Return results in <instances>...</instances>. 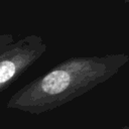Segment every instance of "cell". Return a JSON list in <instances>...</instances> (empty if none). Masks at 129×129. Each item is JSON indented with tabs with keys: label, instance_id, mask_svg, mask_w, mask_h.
<instances>
[{
	"label": "cell",
	"instance_id": "obj_4",
	"mask_svg": "<svg viewBox=\"0 0 129 129\" xmlns=\"http://www.w3.org/2000/svg\"><path fill=\"white\" fill-rule=\"evenodd\" d=\"M121 129H129V125H126V126H124V127H122Z\"/></svg>",
	"mask_w": 129,
	"mask_h": 129
},
{
	"label": "cell",
	"instance_id": "obj_1",
	"mask_svg": "<svg viewBox=\"0 0 129 129\" xmlns=\"http://www.w3.org/2000/svg\"><path fill=\"white\" fill-rule=\"evenodd\" d=\"M128 61L122 52L68 58L18 90L6 108L30 114L53 110L111 79Z\"/></svg>",
	"mask_w": 129,
	"mask_h": 129
},
{
	"label": "cell",
	"instance_id": "obj_2",
	"mask_svg": "<svg viewBox=\"0 0 129 129\" xmlns=\"http://www.w3.org/2000/svg\"><path fill=\"white\" fill-rule=\"evenodd\" d=\"M46 50L38 35H26L0 52V93L11 86Z\"/></svg>",
	"mask_w": 129,
	"mask_h": 129
},
{
	"label": "cell",
	"instance_id": "obj_3",
	"mask_svg": "<svg viewBox=\"0 0 129 129\" xmlns=\"http://www.w3.org/2000/svg\"><path fill=\"white\" fill-rule=\"evenodd\" d=\"M13 42H15V40L12 34H0V52Z\"/></svg>",
	"mask_w": 129,
	"mask_h": 129
},
{
	"label": "cell",
	"instance_id": "obj_5",
	"mask_svg": "<svg viewBox=\"0 0 129 129\" xmlns=\"http://www.w3.org/2000/svg\"><path fill=\"white\" fill-rule=\"evenodd\" d=\"M124 2H125L126 4H129V0H124Z\"/></svg>",
	"mask_w": 129,
	"mask_h": 129
}]
</instances>
